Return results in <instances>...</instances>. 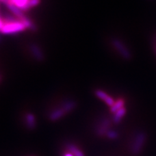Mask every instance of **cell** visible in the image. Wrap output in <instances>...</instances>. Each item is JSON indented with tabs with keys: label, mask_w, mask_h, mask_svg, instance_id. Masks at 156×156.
<instances>
[{
	"label": "cell",
	"mask_w": 156,
	"mask_h": 156,
	"mask_svg": "<svg viewBox=\"0 0 156 156\" xmlns=\"http://www.w3.org/2000/svg\"><path fill=\"white\" fill-rule=\"evenodd\" d=\"M2 18L3 20V26L0 32L3 34H6V35L14 34L27 29L25 24L13 14L12 16H7L6 17L2 16Z\"/></svg>",
	"instance_id": "cell-1"
},
{
	"label": "cell",
	"mask_w": 156,
	"mask_h": 156,
	"mask_svg": "<svg viewBox=\"0 0 156 156\" xmlns=\"http://www.w3.org/2000/svg\"><path fill=\"white\" fill-rule=\"evenodd\" d=\"M146 141V135L143 132H139L135 136L131 145V150L133 154H139L142 150Z\"/></svg>",
	"instance_id": "cell-2"
},
{
	"label": "cell",
	"mask_w": 156,
	"mask_h": 156,
	"mask_svg": "<svg viewBox=\"0 0 156 156\" xmlns=\"http://www.w3.org/2000/svg\"><path fill=\"white\" fill-rule=\"evenodd\" d=\"M112 43L116 51L120 53L122 57H124L125 59H129L131 58V53L124 43L117 39L113 40L112 41Z\"/></svg>",
	"instance_id": "cell-3"
},
{
	"label": "cell",
	"mask_w": 156,
	"mask_h": 156,
	"mask_svg": "<svg viewBox=\"0 0 156 156\" xmlns=\"http://www.w3.org/2000/svg\"><path fill=\"white\" fill-rule=\"evenodd\" d=\"M30 2L31 0H7L4 5L11 4L14 7L21 10L22 11L24 12L31 9Z\"/></svg>",
	"instance_id": "cell-4"
},
{
	"label": "cell",
	"mask_w": 156,
	"mask_h": 156,
	"mask_svg": "<svg viewBox=\"0 0 156 156\" xmlns=\"http://www.w3.org/2000/svg\"><path fill=\"white\" fill-rule=\"evenodd\" d=\"M95 94L98 98L105 101V103L109 107H112L115 104V100L104 90H100V89L97 90L95 92Z\"/></svg>",
	"instance_id": "cell-5"
},
{
	"label": "cell",
	"mask_w": 156,
	"mask_h": 156,
	"mask_svg": "<svg viewBox=\"0 0 156 156\" xmlns=\"http://www.w3.org/2000/svg\"><path fill=\"white\" fill-rule=\"evenodd\" d=\"M110 126V122L108 119H104L101 120L98 127L97 128V133L99 135H104V134H106L107 131H109V128Z\"/></svg>",
	"instance_id": "cell-6"
},
{
	"label": "cell",
	"mask_w": 156,
	"mask_h": 156,
	"mask_svg": "<svg viewBox=\"0 0 156 156\" xmlns=\"http://www.w3.org/2000/svg\"><path fill=\"white\" fill-rule=\"evenodd\" d=\"M67 148L74 156H85L84 154L81 152V150L78 148L77 146L73 144H69L67 146Z\"/></svg>",
	"instance_id": "cell-7"
},
{
	"label": "cell",
	"mask_w": 156,
	"mask_h": 156,
	"mask_svg": "<svg viewBox=\"0 0 156 156\" xmlns=\"http://www.w3.org/2000/svg\"><path fill=\"white\" fill-rule=\"evenodd\" d=\"M124 103L125 102L123 99H118L117 100H116L113 105L111 107L110 111L111 113H115L117 111H119V109L122 108V107H124Z\"/></svg>",
	"instance_id": "cell-8"
},
{
	"label": "cell",
	"mask_w": 156,
	"mask_h": 156,
	"mask_svg": "<svg viewBox=\"0 0 156 156\" xmlns=\"http://www.w3.org/2000/svg\"><path fill=\"white\" fill-rule=\"evenodd\" d=\"M114 114H115L113 116L114 122L116 124H119L122 118L126 114V108L124 107L122 109H119V111H117Z\"/></svg>",
	"instance_id": "cell-9"
},
{
	"label": "cell",
	"mask_w": 156,
	"mask_h": 156,
	"mask_svg": "<svg viewBox=\"0 0 156 156\" xmlns=\"http://www.w3.org/2000/svg\"><path fill=\"white\" fill-rule=\"evenodd\" d=\"M27 124L30 129H33L35 127V119L32 114L29 113L26 115Z\"/></svg>",
	"instance_id": "cell-10"
},
{
	"label": "cell",
	"mask_w": 156,
	"mask_h": 156,
	"mask_svg": "<svg viewBox=\"0 0 156 156\" xmlns=\"http://www.w3.org/2000/svg\"><path fill=\"white\" fill-rule=\"evenodd\" d=\"M106 135L108 138L111 139H115L118 137V133L116 132L115 131H112V130H109L107 131V133H106Z\"/></svg>",
	"instance_id": "cell-11"
},
{
	"label": "cell",
	"mask_w": 156,
	"mask_h": 156,
	"mask_svg": "<svg viewBox=\"0 0 156 156\" xmlns=\"http://www.w3.org/2000/svg\"><path fill=\"white\" fill-rule=\"evenodd\" d=\"M32 48H33V51L34 55H35L37 57L41 58H42V53L37 50V48L36 46H33Z\"/></svg>",
	"instance_id": "cell-12"
},
{
	"label": "cell",
	"mask_w": 156,
	"mask_h": 156,
	"mask_svg": "<svg viewBox=\"0 0 156 156\" xmlns=\"http://www.w3.org/2000/svg\"><path fill=\"white\" fill-rule=\"evenodd\" d=\"M63 156H74L70 152H66L65 154H64V155H63Z\"/></svg>",
	"instance_id": "cell-13"
}]
</instances>
